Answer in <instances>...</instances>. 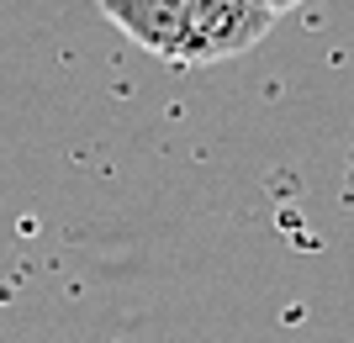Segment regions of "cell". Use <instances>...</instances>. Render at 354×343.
I'll return each mask as SVG.
<instances>
[{"instance_id": "cell-1", "label": "cell", "mask_w": 354, "mask_h": 343, "mask_svg": "<svg viewBox=\"0 0 354 343\" xmlns=\"http://www.w3.org/2000/svg\"><path fill=\"white\" fill-rule=\"evenodd\" d=\"M101 16L143 53L201 69L265 43L275 16L254 0H101Z\"/></svg>"}, {"instance_id": "cell-2", "label": "cell", "mask_w": 354, "mask_h": 343, "mask_svg": "<svg viewBox=\"0 0 354 343\" xmlns=\"http://www.w3.org/2000/svg\"><path fill=\"white\" fill-rule=\"evenodd\" d=\"M254 6H265L270 16H286V11H296V6H307V0H254Z\"/></svg>"}]
</instances>
